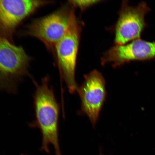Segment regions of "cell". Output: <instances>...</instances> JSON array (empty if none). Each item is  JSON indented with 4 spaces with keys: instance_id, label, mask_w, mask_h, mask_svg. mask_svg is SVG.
Returning a JSON list of instances; mask_svg holds the SVG:
<instances>
[{
    "instance_id": "6da1fadb",
    "label": "cell",
    "mask_w": 155,
    "mask_h": 155,
    "mask_svg": "<svg viewBox=\"0 0 155 155\" xmlns=\"http://www.w3.org/2000/svg\"><path fill=\"white\" fill-rule=\"evenodd\" d=\"M35 86L33 95L34 119L29 127L38 128L42 135L41 150L49 152L48 146L53 145L56 155H61L59 142L60 104L55 97L53 87L49 86L48 75L42 78L39 84L34 79Z\"/></svg>"
},
{
    "instance_id": "7a4b0ae2",
    "label": "cell",
    "mask_w": 155,
    "mask_h": 155,
    "mask_svg": "<svg viewBox=\"0 0 155 155\" xmlns=\"http://www.w3.org/2000/svg\"><path fill=\"white\" fill-rule=\"evenodd\" d=\"M31 59L22 47L0 35V91L17 94L19 83L29 74Z\"/></svg>"
},
{
    "instance_id": "3957f363",
    "label": "cell",
    "mask_w": 155,
    "mask_h": 155,
    "mask_svg": "<svg viewBox=\"0 0 155 155\" xmlns=\"http://www.w3.org/2000/svg\"><path fill=\"white\" fill-rule=\"evenodd\" d=\"M81 30L80 23L74 9L68 28L56 45L54 52L61 81L65 83L71 94L77 92L79 88L75 81V72Z\"/></svg>"
},
{
    "instance_id": "277c9868",
    "label": "cell",
    "mask_w": 155,
    "mask_h": 155,
    "mask_svg": "<svg viewBox=\"0 0 155 155\" xmlns=\"http://www.w3.org/2000/svg\"><path fill=\"white\" fill-rule=\"evenodd\" d=\"M74 9L69 2L51 14L33 20L21 35L38 39L48 51L54 53L56 45L68 28Z\"/></svg>"
},
{
    "instance_id": "5b68a950",
    "label": "cell",
    "mask_w": 155,
    "mask_h": 155,
    "mask_svg": "<svg viewBox=\"0 0 155 155\" xmlns=\"http://www.w3.org/2000/svg\"><path fill=\"white\" fill-rule=\"evenodd\" d=\"M150 11V7L144 2L133 6L129 4L128 1H123L115 26L116 45H123L140 38L147 26L145 15Z\"/></svg>"
},
{
    "instance_id": "8992f818",
    "label": "cell",
    "mask_w": 155,
    "mask_h": 155,
    "mask_svg": "<svg viewBox=\"0 0 155 155\" xmlns=\"http://www.w3.org/2000/svg\"><path fill=\"white\" fill-rule=\"evenodd\" d=\"M53 3L39 0L0 1V35L12 42L15 29L40 8Z\"/></svg>"
},
{
    "instance_id": "52a82bcc",
    "label": "cell",
    "mask_w": 155,
    "mask_h": 155,
    "mask_svg": "<svg viewBox=\"0 0 155 155\" xmlns=\"http://www.w3.org/2000/svg\"><path fill=\"white\" fill-rule=\"evenodd\" d=\"M84 78L77 91L81 100V113L88 116L94 127L106 99L105 80L101 73L97 70L84 75Z\"/></svg>"
},
{
    "instance_id": "ba28073f",
    "label": "cell",
    "mask_w": 155,
    "mask_h": 155,
    "mask_svg": "<svg viewBox=\"0 0 155 155\" xmlns=\"http://www.w3.org/2000/svg\"><path fill=\"white\" fill-rule=\"evenodd\" d=\"M155 58V42L141 38L123 45H116L105 52L101 58V64H109L112 67L121 66L132 61H147Z\"/></svg>"
},
{
    "instance_id": "9c48e42d",
    "label": "cell",
    "mask_w": 155,
    "mask_h": 155,
    "mask_svg": "<svg viewBox=\"0 0 155 155\" xmlns=\"http://www.w3.org/2000/svg\"><path fill=\"white\" fill-rule=\"evenodd\" d=\"M101 1H96V0H86V1H69L70 3L74 8H78L81 10L88 8L92 5H94Z\"/></svg>"
},
{
    "instance_id": "30bf717a",
    "label": "cell",
    "mask_w": 155,
    "mask_h": 155,
    "mask_svg": "<svg viewBox=\"0 0 155 155\" xmlns=\"http://www.w3.org/2000/svg\"></svg>"
}]
</instances>
